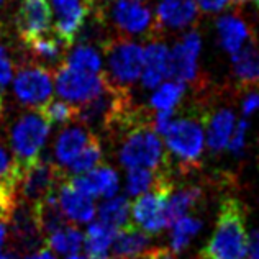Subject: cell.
<instances>
[{"mask_svg": "<svg viewBox=\"0 0 259 259\" xmlns=\"http://www.w3.org/2000/svg\"><path fill=\"white\" fill-rule=\"evenodd\" d=\"M0 110H2V97H0Z\"/></svg>", "mask_w": 259, "mask_h": 259, "instance_id": "cell-48", "label": "cell"}, {"mask_svg": "<svg viewBox=\"0 0 259 259\" xmlns=\"http://www.w3.org/2000/svg\"><path fill=\"white\" fill-rule=\"evenodd\" d=\"M197 9L205 13H217L228 5L230 0H194Z\"/></svg>", "mask_w": 259, "mask_h": 259, "instance_id": "cell-38", "label": "cell"}, {"mask_svg": "<svg viewBox=\"0 0 259 259\" xmlns=\"http://www.w3.org/2000/svg\"><path fill=\"white\" fill-rule=\"evenodd\" d=\"M184 92H186V84L181 82H166L162 84L151 97V107L158 112L174 110V107L179 104Z\"/></svg>", "mask_w": 259, "mask_h": 259, "instance_id": "cell-31", "label": "cell"}, {"mask_svg": "<svg viewBox=\"0 0 259 259\" xmlns=\"http://www.w3.org/2000/svg\"><path fill=\"white\" fill-rule=\"evenodd\" d=\"M207 123V143L210 151L220 153L228 145L231 133L235 130V115L231 110H218L205 120Z\"/></svg>", "mask_w": 259, "mask_h": 259, "instance_id": "cell-24", "label": "cell"}, {"mask_svg": "<svg viewBox=\"0 0 259 259\" xmlns=\"http://www.w3.org/2000/svg\"><path fill=\"white\" fill-rule=\"evenodd\" d=\"M104 53L107 58V72H104L107 82L128 91V87L141 77L145 50L126 38H113L105 43Z\"/></svg>", "mask_w": 259, "mask_h": 259, "instance_id": "cell-3", "label": "cell"}, {"mask_svg": "<svg viewBox=\"0 0 259 259\" xmlns=\"http://www.w3.org/2000/svg\"><path fill=\"white\" fill-rule=\"evenodd\" d=\"M67 259H89V256H80V254H71V256H67Z\"/></svg>", "mask_w": 259, "mask_h": 259, "instance_id": "cell-43", "label": "cell"}, {"mask_svg": "<svg viewBox=\"0 0 259 259\" xmlns=\"http://www.w3.org/2000/svg\"><path fill=\"white\" fill-rule=\"evenodd\" d=\"M202 228V222L194 217H182L172 225L171 233V248L172 253H181L182 249L189 246L192 238L199 233Z\"/></svg>", "mask_w": 259, "mask_h": 259, "instance_id": "cell-30", "label": "cell"}, {"mask_svg": "<svg viewBox=\"0 0 259 259\" xmlns=\"http://www.w3.org/2000/svg\"><path fill=\"white\" fill-rule=\"evenodd\" d=\"M112 23L125 35H143L146 31H156L151 12L143 4L133 0H115L110 7Z\"/></svg>", "mask_w": 259, "mask_h": 259, "instance_id": "cell-11", "label": "cell"}, {"mask_svg": "<svg viewBox=\"0 0 259 259\" xmlns=\"http://www.w3.org/2000/svg\"><path fill=\"white\" fill-rule=\"evenodd\" d=\"M59 205L63 213L69 222L74 223H87L91 222L95 215V205L94 199L82 192H79L76 187H72L69 181L64 182L59 187L58 195Z\"/></svg>", "mask_w": 259, "mask_h": 259, "instance_id": "cell-15", "label": "cell"}, {"mask_svg": "<svg viewBox=\"0 0 259 259\" xmlns=\"http://www.w3.org/2000/svg\"><path fill=\"white\" fill-rule=\"evenodd\" d=\"M169 50L164 43L151 41L145 50V66L141 72V82L146 89L158 87L167 77Z\"/></svg>", "mask_w": 259, "mask_h": 259, "instance_id": "cell-16", "label": "cell"}, {"mask_svg": "<svg viewBox=\"0 0 259 259\" xmlns=\"http://www.w3.org/2000/svg\"><path fill=\"white\" fill-rule=\"evenodd\" d=\"M51 125L41 113H26L12 130V148L20 164H28L39 156Z\"/></svg>", "mask_w": 259, "mask_h": 259, "instance_id": "cell-6", "label": "cell"}, {"mask_svg": "<svg viewBox=\"0 0 259 259\" xmlns=\"http://www.w3.org/2000/svg\"><path fill=\"white\" fill-rule=\"evenodd\" d=\"M253 2H254V4H256L257 7H259V0H253Z\"/></svg>", "mask_w": 259, "mask_h": 259, "instance_id": "cell-49", "label": "cell"}, {"mask_svg": "<svg viewBox=\"0 0 259 259\" xmlns=\"http://www.w3.org/2000/svg\"><path fill=\"white\" fill-rule=\"evenodd\" d=\"M54 12V31L72 45L80 26L84 25L87 13L91 12L94 0H50Z\"/></svg>", "mask_w": 259, "mask_h": 259, "instance_id": "cell-10", "label": "cell"}, {"mask_svg": "<svg viewBox=\"0 0 259 259\" xmlns=\"http://www.w3.org/2000/svg\"><path fill=\"white\" fill-rule=\"evenodd\" d=\"M64 174L56 166V162L48 158L38 156L28 164H22V176L18 182V197L23 203L35 205L48 195L56 192V186L61 182Z\"/></svg>", "mask_w": 259, "mask_h": 259, "instance_id": "cell-4", "label": "cell"}, {"mask_svg": "<svg viewBox=\"0 0 259 259\" xmlns=\"http://www.w3.org/2000/svg\"><path fill=\"white\" fill-rule=\"evenodd\" d=\"M25 259H56L54 257V254L51 253V249L50 248H41V249H38L36 253H31L28 254Z\"/></svg>", "mask_w": 259, "mask_h": 259, "instance_id": "cell-41", "label": "cell"}, {"mask_svg": "<svg viewBox=\"0 0 259 259\" xmlns=\"http://www.w3.org/2000/svg\"><path fill=\"white\" fill-rule=\"evenodd\" d=\"M92 133H89L85 128H66L59 133L56 145H54V154L59 166H69L77 158L80 151L92 140Z\"/></svg>", "mask_w": 259, "mask_h": 259, "instance_id": "cell-20", "label": "cell"}, {"mask_svg": "<svg viewBox=\"0 0 259 259\" xmlns=\"http://www.w3.org/2000/svg\"><path fill=\"white\" fill-rule=\"evenodd\" d=\"M156 182V172L149 169L135 167L128 169L126 176V194L133 197H140L146 194L149 189H153Z\"/></svg>", "mask_w": 259, "mask_h": 259, "instance_id": "cell-33", "label": "cell"}, {"mask_svg": "<svg viewBox=\"0 0 259 259\" xmlns=\"http://www.w3.org/2000/svg\"><path fill=\"white\" fill-rule=\"evenodd\" d=\"M5 2H7V0H0V7H4V5H5Z\"/></svg>", "mask_w": 259, "mask_h": 259, "instance_id": "cell-47", "label": "cell"}, {"mask_svg": "<svg viewBox=\"0 0 259 259\" xmlns=\"http://www.w3.org/2000/svg\"><path fill=\"white\" fill-rule=\"evenodd\" d=\"M118 230H115L102 222L91 223L84 236V246L89 259H110L108 249L112 248Z\"/></svg>", "mask_w": 259, "mask_h": 259, "instance_id": "cell-22", "label": "cell"}, {"mask_svg": "<svg viewBox=\"0 0 259 259\" xmlns=\"http://www.w3.org/2000/svg\"><path fill=\"white\" fill-rule=\"evenodd\" d=\"M248 259H259V230H254L248 238Z\"/></svg>", "mask_w": 259, "mask_h": 259, "instance_id": "cell-39", "label": "cell"}, {"mask_svg": "<svg viewBox=\"0 0 259 259\" xmlns=\"http://www.w3.org/2000/svg\"><path fill=\"white\" fill-rule=\"evenodd\" d=\"M233 59V74L241 89H253L259 85V46L254 38L236 53Z\"/></svg>", "mask_w": 259, "mask_h": 259, "instance_id": "cell-17", "label": "cell"}, {"mask_svg": "<svg viewBox=\"0 0 259 259\" xmlns=\"http://www.w3.org/2000/svg\"><path fill=\"white\" fill-rule=\"evenodd\" d=\"M56 91L69 104H85L104 92L107 79L104 72L91 74L77 69H71L61 64L54 74Z\"/></svg>", "mask_w": 259, "mask_h": 259, "instance_id": "cell-7", "label": "cell"}, {"mask_svg": "<svg viewBox=\"0 0 259 259\" xmlns=\"http://www.w3.org/2000/svg\"><path fill=\"white\" fill-rule=\"evenodd\" d=\"M0 259H10V257H9V254H4L2 251H0Z\"/></svg>", "mask_w": 259, "mask_h": 259, "instance_id": "cell-46", "label": "cell"}, {"mask_svg": "<svg viewBox=\"0 0 259 259\" xmlns=\"http://www.w3.org/2000/svg\"><path fill=\"white\" fill-rule=\"evenodd\" d=\"M26 48L30 50L33 59L36 63H41V67L46 66H58L61 59L64 56V51L69 48L63 38H61L56 31L54 33H45L36 38H31L28 41H25Z\"/></svg>", "mask_w": 259, "mask_h": 259, "instance_id": "cell-18", "label": "cell"}, {"mask_svg": "<svg viewBox=\"0 0 259 259\" xmlns=\"http://www.w3.org/2000/svg\"><path fill=\"white\" fill-rule=\"evenodd\" d=\"M133 2H138V4H143V5H146L149 0H133Z\"/></svg>", "mask_w": 259, "mask_h": 259, "instance_id": "cell-45", "label": "cell"}, {"mask_svg": "<svg viewBox=\"0 0 259 259\" xmlns=\"http://www.w3.org/2000/svg\"><path fill=\"white\" fill-rule=\"evenodd\" d=\"M12 74H13V66L10 63V58L7 54L5 48L0 45V89L9 85V82L12 80Z\"/></svg>", "mask_w": 259, "mask_h": 259, "instance_id": "cell-36", "label": "cell"}, {"mask_svg": "<svg viewBox=\"0 0 259 259\" xmlns=\"http://www.w3.org/2000/svg\"><path fill=\"white\" fill-rule=\"evenodd\" d=\"M38 112L48 120V123L64 125L69 121L77 120V107L71 105L69 102L63 100H50L48 104L38 108Z\"/></svg>", "mask_w": 259, "mask_h": 259, "instance_id": "cell-32", "label": "cell"}, {"mask_svg": "<svg viewBox=\"0 0 259 259\" xmlns=\"http://www.w3.org/2000/svg\"><path fill=\"white\" fill-rule=\"evenodd\" d=\"M33 208H35L38 227L41 230L43 236L46 235V238L53 233H56L58 230L64 228L67 225V218L63 213V210H61L56 192L48 195L41 202L35 203Z\"/></svg>", "mask_w": 259, "mask_h": 259, "instance_id": "cell-23", "label": "cell"}, {"mask_svg": "<svg viewBox=\"0 0 259 259\" xmlns=\"http://www.w3.org/2000/svg\"><path fill=\"white\" fill-rule=\"evenodd\" d=\"M149 246V236L136 225L130 223L125 228L118 230L112 244L110 259H126L141 254Z\"/></svg>", "mask_w": 259, "mask_h": 259, "instance_id": "cell-21", "label": "cell"}, {"mask_svg": "<svg viewBox=\"0 0 259 259\" xmlns=\"http://www.w3.org/2000/svg\"><path fill=\"white\" fill-rule=\"evenodd\" d=\"M217 30H218V38H220V45L231 56L240 53L253 39L248 25L240 17L235 15L222 17L217 22Z\"/></svg>", "mask_w": 259, "mask_h": 259, "instance_id": "cell-19", "label": "cell"}, {"mask_svg": "<svg viewBox=\"0 0 259 259\" xmlns=\"http://www.w3.org/2000/svg\"><path fill=\"white\" fill-rule=\"evenodd\" d=\"M130 203L126 197H112L104 202L99 208V222L108 225L115 230L125 228L128 222Z\"/></svg>", "mask_w": 259, "mask_h": 259, "instance_id": "cell-27", "label": "cell"}, {"mask_svg": "<svg viewBox=\"0 0 259 259\" xmlns=\"http://www.w3.org/2000/svg\"><path fill=\"white\" fill-rule=\"evenodd\" d=\"M17 30L23 41L51 30V7L48 0H22L17 12Z\"/></svg>", "mask_w": 259, "mask_h": 259, "instance_id": "cell-12", "label": "cell"}, {"mask_svg": "<svg viewBox=\"0 0 259 259\" xmlns=\"http://www.w3.org/2000/svg\"><path fill=\"white\" fill-rule=\"evenodd\" d=\"M200 199H202V189L194 186L179 189L172 195H169L166 203L167 227H172L179 218L186 217L189 210H192L200 202Z\"/></svg>", "mask_w": 259, "mask_h": 259, "instance_id": "cell-25", "label": "cell"}, {"mask_svg": "<svg viewBox=\"0 0 259 259\" xmlns=\"http://www.w3.org/2000/svg\"><path fill=\"white\" fill-rule=\"evenodd\" d=\"M246 132H248V121H246V118H243L238 121V125L235 126L233 133H231V138L227 145L233 154H240L243 151L244 140H246Z\"/></svg>", "mask_w": 259, "mask_h": 259, "instance_id": "cell-35", "label": "cell"}, {"mask_svg": "<svg viewBox=\"0 0 259 259\" xmlns=\"http://www.w3.org/2000/svg\"><path fill=\"white\" fill-rule=\"evenodd\" d=\"M153 121L154 117L148 112L135 110L123 125L126 135L120 148V161L125 167H143L154 172L169 171V154L158 138Z\"/></svg>", "mask_w": 259, "mask_h": 259, "instance_id": "cell-1", "label": "cell"}, {"mask_svg": "<svg viewBox=\"0 0 259 259\" xmlns=\"http://www.w3.org/2000/svg\"><path fill=\"white\" fill-rule=\"evenodd\" d=\"M69 184L72 187H76L79 192L92 197V199L94 197L112 199L118 190V176L112 167L100 166L84 176L72 177Z\"/></svg>", "mask_w": 259, "mask_h": 259, "instance_id": "cell-14", "label": "cell"}, {"mask_svg": "<svg viewBox=\"0 0 259 259\" xmlns=\"http://www.w3.org/2000/svg\"><path fill=\"white\" fill-rule=\"evenodd\" d=\"M246 213L240 200H222L213 235L200 251V259H246Z\"/></svg>", "mask_w": 259, "mask_h": 259, "instance_id": "cell-2", "label": "cell"}, {"mask_svg": "<svg viewBox=\"0 0 259 259\" xmlns=\"http://www.w3.org/2000/svg\"><path fill=\"white\" fill-rule=\"evenodd\" d=\"M7 220H2L0 218V249H2V246L5 244V240H7Z\"/></svg>", "mask_w": 259, "mask_h": 259, "instance_id": "cell-42", "label": "cell"}, {"mask_svg": "<svg viewBox=\"0 0 259 259\" xmlns=\"http://www.w3.org/2000/svg\"><path fill=\"white\" fill-rule=\"evenodd\" d=\"M20 176H22V164L17 159H10L5 148L0 146V184H18Z\"/></svg>", "mask_w": 259, "mask_h": 259, "instance_id": "cell-34", "label": "cell"}, {"mask_svg": "<svg viewBox=\"0 0 259 259\" xmlns=\"http://www.w3.org/2000/svg\"><path fill=\"white\" fill-rule=\"evenodd\" d=\"M231 2H233V5L240 7V5H243L244 2H246V0H231Z\"/></svg>", "mask_w": 259, "mask_h": 259, "instance_id": "cell-44", "label": "cell"}, {"mask_svg": "<svg viewBox=\"0 0 259 259\" xmlns=\"http://www.w3.org/2000/svg\"><path fill=\"white\" fill-rule=\"evenodd\" d=\"M46 246L58 254H77L84 246V235L74 225H66L46 238Z\"/></svg>", "mask_w": 259, "mask_h": 259, "instance_id": "cell-26", "label": "cell"}, {"mask_svg": "<svg viewBox=\"0 0 259 259\" xmlns=\"http://www.w3.org/2000/svg\"><path fill=\"white\" fill-rule=\"evenodd\" d=\"M100 161H102V146L99 140L95 138V136H92L89 145L80 151L77 158L67 166V176H71V177L84 176L87 172L94 171V169L100 164Z\"/></svg>", "mask_w": 259, "mask_h": 259, "instance_id": "cell-28", "label": "cell"}, {"mask_svg": "<svg viewBox=\"0 0 259 259\" xmlns=\"http://www.w3.org/2000/svg\"><path fill=\"white\" fill-rule=\"evenodd\" d=\"M13 91L22 104L36 108L43 107L50 102L53 94V77L50 69L36 64L22 67L13 80Z\"/></svg>", "mask_w": 259, "mask_h": 259, "instance_id": "cell-8", "label": "cell"}, {"mask_svg": "<svg viewBox=\"0 0 259 259\" xmlns=\"http://www.w3.org/2000/svg\"><path fill=\"white\" fill-rule=\"evenodd\" d=\"M126 259H176V254L167 248H154V249H146L138 256L126 257Z\"/></svg>", "mask_w": 259, "mask_h": 259, "instance_id": "cell-37", "label": "cell"}, {"mask_svg": "<svg viewBox=\"0 0 259 259\" xmlns=\"http://www.w3.org/2000/svg\"><path fill=\"white\" fill-rule=\"evenodd\" d=\"M67 67L71 69H77V71H84V72H91V74H99L102 69V59L100 54L91 46H77L67 54L66 63Z\"/></svg>", "mask_w": 259, "mask_h": 259, "instance_id": "cell-29", "label": "cell"}, {"mask_svg": "<svg viewBox=\"0 0 259 259\" xmlns=\"http://www.w3.org/2000/svg\"><path fill=\"white\" fill-rule=\"evenodd\" d=\"M256 110H259V94H249L243 102V115L249 117Z\"/></svg>", "mask_w": 259, "mask_h": 259, "instance_id": "cell-40", "label": "cell"}, {"mask_svg": "<svg viewBox=\"0 0 259 259\" xmlns=\"http://www.w3.org/2000/svg\"><path fill=\"white\" fill-rule=\"evenodd\" d=\"M166 145L181 159L182 166H197L203 151V126L195 118H174L162 135Z\"/></svg>", "mask_w": 259, "mask_h": 259, "instance_id": "cell-5", "label": "cell"}, {"mask_svg": "<svg viewBox=\"0 0 259 259\" xmlns=\"http://www.w3.org/2000/svg\"><path fill=\"white\" fill-rule=\"evenodd\" d=\"M200 36L195 30L186 33L181 41H177L172 51H169L167 79L172 82H194L197 79V58L200 53Z\"/></svg>", "mask_w": 259, "mask_h": 259, "instance_id": "cell-9", "label": "cell"}, {"mask_svg": "<svg viewBox=\"0 0 259 259\" xmlns=\"http://www.w3.org/2000/svg\"><path fill=\"white\" fill-rule=\"evenodd\" d=\"M199 18V9L194 0H162L156 10L154 26L156 31L161 28L182 30L194 25Z\"/></svg>", "mask_w": 259, "mask_h": 259, "instance_id": "cell-13", "label": "cell"}]
</instances>
